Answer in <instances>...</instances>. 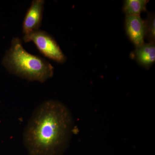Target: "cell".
<instances>
[{
    "label": "cell",
    "mask_w": 155,
    "mask_h": 155,
    "mask_svg": "<svg viewBox=\"0 0 155 155\" xmlns=\"http://www.w3.org/2000/svg\"><path fill=\"white\" fill-rule=\"evenodd\" d=\"M147 0H126L124 1L123 11L126 16H140L147 11Z\"/></svg>",
    "instance_id": "7"
},
{
    "label": "cell",
    "mask_w": 155,
    "mask_h": 155,
    "mask_svg": "<svg viewBox=\"0 0 155 155\" xmlns=\"http://www.w3.org/2000/svg\"><path fill=\"white\" fill-rule=\"evenodd\" d=\"M130 57L146 69H149L155 62V42L144 43L136 47Z\"/></svg>",
    "instance_id": "6"
},
{
    "label": "cell",
    "mask_w": 155,
    "mask_h": 155,
    "mask_svg": "<svg viewBox=\"0 0 155 155\" xmlns=\"http://www.w3.org/2000/svg\"><path fill=\"white\" fill-rule=\"evenodd\" d=\"M23 40L25 42H33L41 54L51 60L60 64L67 60L55 39L44 31L38 29L25 35Z\"/></svg>",
    "instance_id": "3"
},
{
    "label": "cell",
    "mask_w": 155,
    "mask_h": 155,
    "mask_svg": "<svg viewBox=\"0 0 155 155\" xmlns=\"http://www.w3.org/2000/svg\"><path fill=\"white\" fill-rule=\"evenodd\" d=\"M145 23V38L150 42H155V16L154 13H148Z\"/></svg>",
    "instance_id": "8"
},
{
    "label": "cell",
    "mask_w": 155,
    "mask_h": 155,
    "mask_svg": "<svg viewBox=\"0 0 155 155\" xmlns=\"http://www.w3.org/2000/svg\"><path fill=\"white\" fill-rule=\"evenodd\" d=\"M125 26L127 36L136 47L144 43L145 23L140 16H126Z\"/></svg>",
    "instance_id": "5"
},
{
    "label": "cell",
    "mask_w": 155,
    "mask_h": 155,
    "mask_svg": "<svg viewBox=\"0 0 155 155\" xmlns=\"http://www.w3.org/2000/svg\"><path fill=\"white\" fill-rule=\"evenodd\" d=\"M44 3L45 1L43 0L32 1L22 23V32L25 35L38 30L40 27Z\"/></svg>",
    "instance_id": "4"
},
{
    "label": "cell",
    "mask_w": 155,
    "mask_h": 155,
    "mask_svg": "<svg viewBox=\"0 0 155 155\" xmlns=\"http://www.w3.org/2000/svg\"><path fill=\"white\" fill-rule=\"evenodd\" d=\"M73 120L68 108L54 100L45 101L34 111L23 134L31 155H60L68 147Z\"/></svg>",
    "instance_id": "1"
},
{
    "label": "cell",
    "mask_w": 155,
    "mask_h": 155,
    "mask_svg": "<svg viewBox=\"0 0 155 155\" xmlns=\"http://www.w3.org/2000/svg\"><path fill=\"white\" fill-rule=\"evenodd\" d=\"M2 64L10 73L30 81L43 83L54 75V67L45 59L28 52L18 38L12 39Z\"/></svg>",
    "instance_id": "2"
}]
</instances>
